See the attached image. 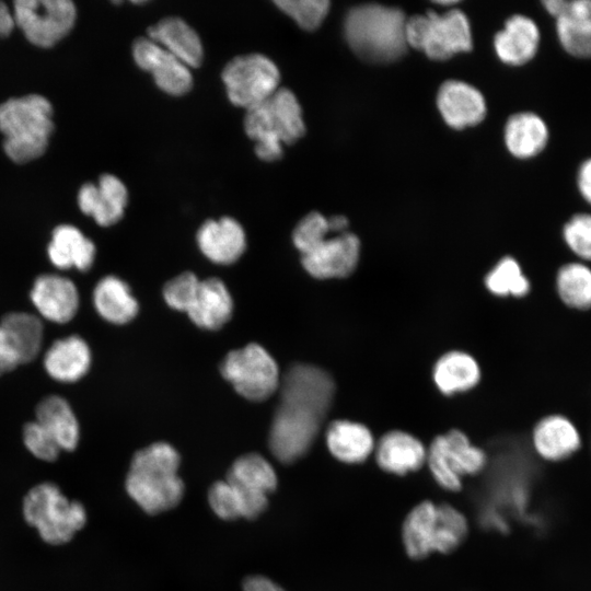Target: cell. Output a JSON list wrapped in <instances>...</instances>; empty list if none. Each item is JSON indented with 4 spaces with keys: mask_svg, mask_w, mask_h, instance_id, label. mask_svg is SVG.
<instances>
[{
    "mask_svg": "<svg viewBox=\"0 0 591 591\" xmlns=\"http://www.w3.org/2000/svg\"><path fill=\"white\" fill-rule=\"evenodd\" d=\"M279 404L269 432V449L282 463L302 457L314 443L332 406L335 383L324 369L291 366L280 379Z\"/></svg>",
    "mask_w": 591,
    "mask_h": 591,
    "instance_id": "6da1fadb",
    "label": "cell"
},
{
    "mask_svg": "<svg viewBox=\"0 0 591 591\" xmlns=\"http://www.w3.org/2000/svg\"><path fill=\"white\" fill-rule=\"evenodd\" d=\"M179 454L166 442H155L135 453L126 477V490L140 508L154 514L174 508L184 484L177 474Z\"/></svg>",
    "mask_w": 591,
    "mask_h": 591,
    "instance_id": "7a4b0ae2",
    "label": "cell"
},
{
    "mask_svg": "<svg viewBox=\"0 0 591 591\" xmlns=\"http://www.w3.org/2000/svg\"><path fill=\"white\" fill-rule=\"evenodd\" d=\"M54 109L43 95L12 97L0 104L3 150L15 163L31 162L46 151L54 131Z\"/></svg>",
    "mask_w": 591,
    "mask_h": 591,
    "instance_id": "3957f363",
    "label": "cell"
},
{
    "mask_svg": "<svg viewBox=\"0 0 591 591\" xmlns=\"http://www.w3.org/2000/svg\"><path fill=\"white\" fill-rule=\"evenodd\" d=\"M404 13L396 8L367 3L350 9L345 19V36L362 59L385 63L406 50Z\"/></svg>",
    "mask_w": 591,
    "mask_h": 591,
    "instance_id": "277c9868",
    "label": "cell"
},
{
    "mask_svg": "<svg viewBox=\"0 0 591 591\" xmlns=\"http://www.w3.org/2000/svg\"><path fill=\"white\" fill-rule=\"evenodd\" d=\"M467 533L468 523L460 510L430 500L416 505L402 526L403 545L413 559H422L431 553H451L464 542Z\"/></svg>",
    "mask_w": 591,
    "mask_h": 591,
    "instance_id": "5b68a950",
    "label": "cell"
},
{
    "mask_svg": "<svg viewBox=\"0 0 591 591\" xmlns=\"http://www.w3.org/2000/svg\"><path fill=\"white\" fill-rule=\"evenodd\" d=\"M244 128L255 141L257 157L267 162L279 160L282 144L296 142L305 132L301 106L286 88H279L266 101L247 109Z\"/></svg>",
    "mask_w": 591,
    "mask_h": 591,
    "instance_id": "8992f818",
    "label": "cell"
},
{
    "mask_svg": "<svg viewBox=\"0 0 591 591\" xmlns=\"http://www.w3.org/2000/svg\"><path fill=\"white\" fill-rule=\"evenodd\" d=\"M23 514L40 537L53 545L69 542L86 522L84 507L78 501H70L51 483L38 484L27 493Z\"/></svg>",
    "mask_w": 591,
    "mask_h": 591,
    "instance_id": "52a82bcc",
    "label": "cell"
},
{
    "mask_svg": "<svg viewBox=\"0 0 591 591\" xmlns=\"http://www.w3.org/2000/svg\"><path fill=\"white\" fill-rule=\"evenodd\" d=\"M405 39L407 45L434 60H444L472 48L468 20L456 9L443 14L428 12L406 20Z\"/></svg>",
    "mask_w": 591,
    "mask_h": 591,
    "instance_id": "ba28073f",
    "label": "cell"
},
{
    "mask_svg": "<svg viewBox=\"0 0 591 591\" xmlns=\"http://www.w3.org/2000/svg\"><path fill=\"white\" fill-rule=\"evenodd\" d=\"M426 462L436 483L448 491L462 488V477L479 474L487 465V453L471 443L459 429L437 436L427 450Z\"/></svg>",
    "mask_w": 591,
    "mask_h": 591,
    "instance_id": "9c48e42d",
    "label": "cell"
},
{
    "mask_svg": "<svg viewBox=\"0 0 591 591\" xmlns=\"http://www.w3.org/2000/svg\"><path fill=\"white\" fill-rule=\"evenodd\" d=\"M220 371L234 390L250 401H264L280 385L277 362L255 343L230 351L222 360Z\"/></svg>",
    "mask_w": 591,
    "mask_h": 591,
    "instance_id": "30bf717a",
    "label": "cell"
},
{
    "mask_svg": "<svg viewBox=\"0 0 591 591\" xmlns=\"http://www.w3.org/2000/svg\"><path fill=\"white\" fill-rule=\"evenodd\" d=\"M229 100L246 111L263 103L279 89L278 67L262 54L231 59L222 71Z\"/></svg>",
    "mask_w": 591,
    "mask_h": 591,
    "instance_id": "8fae6325",
    "label": "cell"
},
{
    "mask_svg": "<svg viewBox=\"0 0 591 591\" xmlns=\"http://www.w3.org/2000/svg\"><path fill=\"white\" fill-rule=\"evenodd\" d=\"M12 11L26 39L42 48L67 36L77 19V8L70 0H16Z\"/></svg>",
    "mask_w": 591,
    "mask_h": 591,
    "instance_id": "7c38bea8",
    "label": "cell"
},
{
    "mask_svg": "<svg viewBox=\"0 0 591 591\" xmlns=\"http://www.w3.org/2000/svg\"><path fill=\"white\" fill-rule=\"evenodd\" d=\"M227 482L236 490L242 506V518H257L268 505V494L277 486L271 464L258 453L240 456L231 465Z\"/></svg>",
    "mask_w": 591,
    "mask_h": 591,
    "instance_id": "4fadbf2b",
    "label": "cell"
},
{
    "mask_svg": "<svg viewBox=\"0 0 591 591\" xmlns=\"http://www.w3.org/2000/svg\"><path fill=\"white\" fill-rule=\"evenodd\" d=\"M546 12L555 19L560 47L577 59L591 58V0H545Z\"/></svg>",
    "mask_w": 591,
    "mask_h": 591,
    "instance_id": "5bb4252c",
    "label": "cell"
},
{
    "mask_svg": "<svg viewBox=\"0 0 591 591\" xmlns=\"http://www.w3.org/2000/svg\"><path fill=\"white\" fill-rule=\"evenodd\" d=\"M359 257V239L350 232H344L327 237L314 250L303 254L301 263L314 278H345L355 271Z\"/></svg>",
    "mask_w": 591,
    "mask_h": 591,
    "instance_id": "9a60e30c",
    "label": "cell"
},
{
    "mask_svg": "<svg viewBox=\"0 0 591 591\" xmlns=\"http://www.w3.org/2000/svg\"><path fill=\"white\" fill-rule=\"evenodd\" d=\"M135 62L152 74L155 84L171 95H183L193 85L189 68L150 38H138L132 45Z\"/></svg>",
    "mask_w": 591,
    "mask_h": 591,
    "instance_id": "2e32d148",
    "label": "cell"
},
{
    "mask_svg": "<svg viewBox=\"0 0 591 591\" xmlns=\"http://www.w3.org/2000/svg\"><path fill=\"white\" fill-rule=\"evenodd\" d=\"M30 299L40 317L57 324L70 322L80 304L74 282L57 274L39 275L33 282Z\"/></svg>",
    "mask_w": 591,
    "mask_h": 591,
    "instance_id": "e0dca14e",
    "label": "cell"
},
{
    "mask_svg": "<svg viewBox=\"0 0 591 591\" xmlns=\"http://www.w3.org/2000/svg\"><path fill=\"white\" fill-rule=\"evenodd\" d=\"M127 200L125 184L112 174H103L97 184L85 183L78 193L81 211L102 227H109L121 219Z\"/></svg>",
    "mask_w": 591,
    "mask_h": 591,
    "instance_id": "ac0fdd59",
    "label": "cell"
},
{
    "mask_svg": "<svg viewBox=\"0 0 591 591\" xmlns=\"http://www.w3.org/2000/svg\"><path fill=\"white\" fill-rule=\"evenodd\" d=\"M532 445L542 459L559 462L578 451L581 437L569 417L563 414H548L535 424L532 430Z\"/></svg>",
    "mask_w": 591,
    "mask_h": 591,
    "instance_id": "d6986e66",
    "label": "cell"
},
{
    "mask_svg": "<svg viewBox=\"0 0 591 591\" xmlns=\"http://www.w3.org/2000/svg\"><path fill=\"white\" fill-rule=\"evenodd\" d=\"M376 464L386 473L404 476L418 471L427 459V449L415 436L391 430L375 443Z\"/></svg>",
    "mask_w": 591,
    "mask_h": 591,
    "instance_id": "ffe728a7",
    "label": "cell"
},
{
    "mask_svg": "<svg viewBox=\"0 0 591 591\" xmlns=\"http://www.w3.org/2000/svg\"><path fill=\"white\" fill-rule=\"evenodd\" d=\"M196 239L201 253L216 264L234 263L246 247L242 225L230 217L207 220L199 228Z\"/></svg>",
    "mask_w": 591,
    "mask_h": 591,
    "instance_id": "44dd1931",
    "label": "cell"
},
{
    "mask_svg": "<svg viewBox=\"0 0 591 591\" xmlns=\"http://www.w3.org/2000/svg\"><path fill=\"white\" fill-rule=\"evenodd\" d=\"M437 103L445 123L456 129L480 123L486 114L482 93L461 81L444 82L439 89Z\"/></svg>",
    "mask_w": 591,
    "mask_h": 591,
    "instance_id": "7402d4cb",
    "label": "cell"
},
{
    "mask_svg": "<svg viewBox=\"0 0 591 591\" xmlns=\"http://www.w3.org/2000/svg\"><path fill=\"white\" fill-rule=\"evenodd\" d=\"M540 42L537 24L529 16L515 14L509 18L503 30L496 34L494 46L501 61L521 66L534 58Z\"/></svg>",
    "mask_w": 591,
    "mask_h": 591,
    "instance_id": "603a6c76",
    "label": "cell"
},
{
    "mask_svg": "<svg viewBox=\"0 0 591 591\" xmlns=\"http://www.w3.org/2000/svg\"><path fill=\"white\" fill-rule=\"evenodd\" d=\"M91 350L78 335L55 340L46 350L43 364L55 381L71 383L83 378L91 366Z\"/></svg>",
    "mask_w": 591,
    "mask_h": 591,
    "instance_id": "cb8c5ba5",
    "label": "cell"
},
{
    "mask_svg": "<svg viewBox=\"0 0 591 591\" xmlns=\"http://www.w3.org/2000/svg\"><path fill=\"white\" fill-rule=\"evenodd\" d=\"M331 454L346 464L364 462L375 449L371 430L356 421L337 419L332 421L325 433Z\"/></svg>",
    "mask_w": 591,
    "mask_h": 591,
    "instance_id": "d4e9b609",
    "label": "cell"
},
{
    "mask_svg": "<svg viewBox=\"0 0 591 591\" xmlns=\"http://www.w3.org/2000/svg\"><path fill=\"white\" fill-rule=\"evenodd\" d=\"M149 38L189 69L202 62L204 49L195 30L179 18H165L148 28Z\"/></svg>",
    "mask_w": 591,
    "mask_h": 591,
    "instance_id": "484cf974",
    "label": "cell"
},
{
    "mask_svg": "<svg viewBox=\"0 0 591 591\" xmlns=\"http://www.w3.org/2000/svg\"><path fill=\"white\" fill-rule=\"evenodd\" d=\"M95 254L94 243L70 224L56 227L47 246L50 263L60 270L70 268L89 270L94 263Z\"/></svg>",
    "mask_w": 591,
    "mask_h": 591,
    "instance_id": "4316f807",
    "label": "cell"
},
{
    "mask_svg": "<svg viewBox=\"0 0 591 591\" xmlns=\"http://www.w3.org/2000/svg\"><path fill=\"white\" fill-rule=\"evenodd\" d=\"M233 301L225 285L218 278L200 280L187 310L189 318L205 329H218L232 315Z\"/></svg>",
    "mask_w": 591,
    "mask_h": 591,
    "instance_id": "83f0119b",
    "label": "cell"
},
{
    "mask_svg": "<svg viewBox=\"0 0 591 591\" xmlns=\"http://www.w3.org/2000/svg\"><path fill=\"white\" fill-rule=\"evenodd\" d=\"M549 140V129L545 120L532 112L513 114L505 127V142L509 152L519 159H530L540 154Z\"/></svg>",
    "mask_w": 591,
    "mask_h": 591,
    "instance_id": "f1b7e54d",
    "label": "cell"
},
{
    "mask_svg": "<svg viewBox=\"0 0 591 591\" xmlns=\"http://www.w3.org/2000/svg\"><path fill=\"white\" fill-rule=\"evenodd\" d=\"M36 421L56 440L61 450L72 451L80 438L78 419L67 399L47 395L35 407Z\"/></svg>",
    "mask_w": 591,
    "mask_h": 591,
    "instance_id": "f546056e",
    "label": "cell"
},
{
    "mask_svg": "<svg viewBox=\"0 0 591 591\" xmlns=\"http://www.w3.org/2000/svg\"><path fill=\"white\" fill-rule=\"evenodd\" d=\"M432 379L442 394L452 395L476 386L480 380V368L470 354L452 350L437 360Z\"/></svg>",
    "mask_w": 591,
    "mask_h": 591,
    "instance_id": "4dcf8cb0",
    "label": "cell"
},
{
    "mask_svg": "<svg viewBox=\"0 0 591 591\" xmlns=\"http://www.w3.org/2000/svg\"><path fill=\"white\" fill-rule=\"evenodd\" d=\"M93 305L112 324H126L138 313V302L129 286L116 276L102 278L93 289Z\"/></svg>",
    "mask_w": 591,
    "mask_h": 591,
    "instance_id": "1f68e13d",
    "label": "cell"
},
{
    "mask_svg": "<svg viewBox=\"0 0 591 591\" xmlns=\"http://www.w3.org/2000/svg\"><path fill=\"white\" fill-rule=\"evenodd\" d=\"M0 327L21 364L38 356L44 339V325L39 316L27 312H10L1 318Z\"/></svg>",
    "mask_w": 591,
    "mask_h": 591,
    "instance_id": "d6a6232c",
    "label": "cell"
},
{
    "mask_svg": "<svg viewBox=\"0 0 591 591\" xmlns=\"http://www.w3.org/2000/svg\"><path fill=\"white\" fill-rule=\"evenodd\" d=\"M555 292L560 303L576 312L591 310V266L571 260L561 264L555 273Z\"/></svg>",
    "mask_w": 591,
    "mask_h": 591,
    "instance_id": "836d02e7",
    "label": "cell"
},
{
    "mask_svg": "<svg viewBox=\"0 0 591 591\" xmlns=\"http://www.w3.org/2000/svg\"><path fill=\"white\" fill-rule=\"evenodd\" d=\"M485 286L497 297L523 298L531 290V282L523 273L519 262L506 256L501 258L486 275Z\"/></svg>",
    "mask_w": 591,
    "mask_h": 591,
    "instance_id": "e575fe53",
    "label": "cell"
},
{
    "mask_svg": "<svg viewBox=\"0 0 591 591\" xmlns=\"http://www.w3.org/2000/svg\"><path fill=\"white\" fill-rule=\"evenodd\" d=\"M561 239L577 260L591 264V213L578 212L563 224Z\"/></svg>",
    "mask_w": 591,
    "mask_h": 591,
    "instance_id": "d590c367",
    "label": "cell"
},
{
    "mask_svg": "<svg viewBox=\"0 0 591 591\" xmlns=\"http://www.w3.org/2000/svg\"><path fill=\"white\" fill-rule=\"evenodd\" d=\"M275 4L306 31L317 28L329 10L327 0H277Z\"/></svg>",
    "mask_w": 591,
    "mask_h": 591,
    "instance_id": "8d00e7d4",
    "label": "cell"
},
{
    "mask_svg": "<svg viewBox=\"0 0 591 591\" xmlns=\"http://www.w3.org/2000/svg\"><path fill=\"white\" fill-rule=\"evenodd\" d=\"M329 233L328 218L313 211L299 221L293 230L292 241L301 255H303L324 242Z\"/></svg>",
    "mask_w": 591,
    "mask_h": 591,
    "instance_id": "74e56055",
    "label": "cell"
},
{
    "mask_svg": "<svg viewBox=\"0 0 591 591\" xmlns=\"http://www.w3.org/2000/svg\"><path fill=\"white\" fill-rule=\"evenodd\" d=\"M200 280L190 271L182 273L167 281L163 298L172 309L187 312L196 294Z\"/></svg>",
    "mask_w": 591,
    "mask_h": 591,
    "instance_id": "f35d334b",
    "label": "cell"
},
{
    "mask_svg": "<svg viewBox=\"0 0 591 591\" xmlns=\"http://www.w3.org/2000/svg\"><path fill=\"white\" fill-rule=\"evenodd\" d=\"M23 441L26 449L43 461H55L61 451L56 440L36 420L24 426Z\"/></svg>",
    "mask_w": 591,
    "mask_h": 591,
    "instance_id": "ab89813d",
    "label": "cell"
},
{
    "mask_svg": "<svg viewBox=\"0 0 591 591\" xmlns=\"http://www.w3.org/2000/svg\"><path fill=\"white\" fill-rule=\"evenodd\" d=\"M209 503L213 512L223 520L242 518L240 497L234 487L227 480L215 483L209 489Z\"/></svg>",
    "mask_w": 591,
    "mask_h": 591,
    "instance_id": "60d3db41",
    "label": "cell"
},
{
    "mask_svg": "<svg viewBox=\"0 0 591 591\" xmlns=\"http://www.w3.org/2000/svg\"><path fill=\"white\" fill-rule=\"evenodd\" d=\"M21 362L0 327V375L14 370Z\"/></svg>",
    "mask_w": 591,
    "mask_h": 591,
    "instance_id": "b9f144b4",
    "label": "cell"
},
{
    "mask_svg": "<svg viewBox=\"0 0 591 591\" xmlns=\"http://www.w3.org/2000/svg\"><path fill=\"white\" fill-rule=\"evenodd\" d=\"M576 184L582 199L591 206V158L586 159L579 165Z\"/></svg>",
    "mask_w": 591,
    "mask_h": 591,
    "instance_id": "7bdbcfd3",
    "label": "cell"
},
{
    "mask_svg": "<svg viewBox=\"0 0 591 591\" xmlns=\"http://www.w3.org/2000/svg\"><path fill=\"white\" fill-rule=\"evenodd\" d=\"M244 591H285L270 579L263 576H252L243 582Z\"/></svg>",
    "mask_w": 591,
    "mask_h": 591,
    "instance_id": "ee69618b",
    "label": "cell"
},
{
    "mask_svg": "<svg viewBox=\"0 0 591 591\" xmlns=\"http://www.w3.org/2000/svg\"><path fill=\"white\" fill-rule=\"evenodd\" d=\"M15 26L12 9L0 1V37L9 36Z\"/></svg>",
    "mask_w": 591,
    "mask_h": 591,
    "instance_id": "f6af8a7d",
    "label": "cell"
},
{
    "mask_svg": "<svg viewBox=\"0 0 591 591\" xmlns=\"http://www.w3.org/2000/svg\"><path fill=\"white\" fill-rule=\"evenodd\" d=\"M328 223L331 232H334L336 234L346 232V228L348 227V220L344 216L331 217L328 218Z\"/></svg>",
    "mask_w": 591,
    "mask_h": 591,
    "instance_id": "bcb514c9",
    "label": "cell"
}]
</instances>
